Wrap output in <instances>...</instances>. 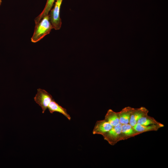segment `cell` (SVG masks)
I'll return each instance as SVG.
<instances>
[{"label": "cell", "instance_id": "obj_1", "mask_svg": "<svg viewBox=\"0 0 168 168\" xmlns=\"http://www.w3.org/2000/svg\"><path fill=\"white\" fill-rule=\"evenodd\" d=\"M35 24L34 32L31 38V42L34 43L40 41L49 34L53 29L49 15L44 16Z\"/></svg>", "mask_w": 168, "mask_h": 168}, {"label": "cell", "instance_id": "obj_2", "mask_svg": "<svg viewBox=\"0 0 168 168\" xmlns=\"http://www.w3.org/2000/svg\"><path fill=\"white\" fill-rule=\"evenodd\" d=\"M63 0H56L53 8L50 11L49 16L50 21L55 30H59L62 25V20L60 17L61 6Z\"/></svg>", "mask_w": 168, "mask_h": 168}, {"label": "cell", "instance_id": "obj_3", "mask_svg": "<svg viewBox=\"0 0 168 168\" xmlns=\"http://www.w3.org/2000/svg\"><path fill=\"white\" fill-rule=\"evenodd\" d=\"M120 123L113 126L109 131L106 132L102 136L104 139L108 142L111 145H114L118 142L123 140L121 126Z\"/></svg>", "mask_w": 168, "mask_h": 168}, {"label": "cell", "instance_id": "obj_4", "mask_svg": "<svg viewBox=\"0 0 168 168\" xmlns=\"http://www.w3.org/2000/svg\"><path fill=\"white\" fill-rule=\"evenodd\" d=\"M52 96L45 90L40 88L37 89V92L34 97L36 103L42 108L44 113L48 108L49 104L53 100Z\"/></svg>", "mask_w": 168, "mask_h": 168}, {"label": "cell", "instance_id": "obj_5", "mask_svg": "<svg viewBox=\"0 0 168 168\" xmlns=\"http://www.w3.org/2000/svg\"><path fill=\"white\" fill-rule=\"evenodd\" d=\"M113 126L104 119L97 121L92 131L93 134H100L103 135L110 130Z\"/></svg>", "mask_w": 168, "mask_h": 168}, {"label": "cell", "instance_id": "obj_6", "mask_svg": "<svg viewBox=\"0 0 168 168\" xmlns=\"http://www.w3.org/2000/svg\"><path fill=\"white\" fill-rule=\"evenodd\" d=\"M148 110L144 107L138 108H133L129 124L132 126H134L137 124L140 117L144 114H148Z\"/></svg>", "mask_w": 168, "mask_h": 168}, {"label": "cell", "instance_id": "obj_7", "mask_svg": "<svg viewBox=\"0 0 168 168\" xmlns=\"http://www.w3.org/2000/svg\"><path fill=\"white\" fill-rule=\"evenodd\" d=\"M121 131L123 140L127 139L141 134L129 124H122Z\"/></svg>", "mask_w": 168, "mask_h": 168}, {"label": "cell", "instance_id": "obj_8", "mask_svg": "<svg viewBox=\"0 0 168 168\" xmlns=\"http://www.w3.org/2000/svg\"><path fill=\"white\" fill-rule=\"evenodd\" d=\"M48 108L51 113L58 112L64 115L68 120H70L71 119V116L68 113L66 109L60 105L53 99L49 104Z\"/></svg>", "mask_w": 168, "mask_h": 168}, {"label": "cell", "instance_id": "obj_9", "mask_svg": "<svg viewBox=\"0 0 168 168\" xmlns=\"http://www.w3.org/2000/svg\"><path fill=\"white\" fill-rule=\"evenodd\" d=\"M133 109L130 106L125 107L118 112L119 122L122 124H129L130 116Z\"/></svg>", "mask_w": 168, "mask_h": 168}, {"label": "cell", "instance_id": "obj_10", "mask_svg": "<svg viewBox=\"0 0 168 168\" xmlns=\"http://www.w3.org/2000/svg\"><path fill=\"white\" fill-rule=\"evenodd\" d=\"M163 124H152L149 125H143L137 124L133 126L135 129L140 133L151 131H157L160 128L164 127Z\"/></svg>", "mask_w": 168, "mask_h": 168}, {"label": "cell", "instance_id": "obj_11", "mask_svg": "<svg viewBox=\"0 0 168 168\" xmlns=\"http://www.w3.org/2000/svg\"><path fill=\"white\" fill-rule=\"evenodd\" d=\"M104 119L113 126L120 123L118 112H115L110 109L108 110L105 116Z\"/></svg>", "mask_w": 168, "mask_h": 168}, {"label": "cell", "instance_id": "obj_12", "mask_svg": "<svg viewBox=\"0 0 168 168\" xmlns=\"http://www.w3.org/2000/svg\"><path fill=\"white\" fill-rule=\"evenodd\" d=\"M56 0H47L45 7L41 13L35 19V24L39 22L44 16L49 15L54 2Z\"/></svg>", "mask_w": 168, "mask_h": 168}, {"label": "cell", "instance_id": "obj_13", "mask_svg": "<svg viewBox=\"0 0 168 168\" xmlns=\"http://www.w3.org/2000/svg\"><path fill=\"white\" fill-rule=\"evenodd\" d=\"M160 123H161L153 117L148 115V114H144L140 117L138 120L137 123L143 125L159 124Z\"/></svg>", "mask_w": 168, "mask_h": 168}, {"label": "cell", "instance_id": "obj_14", "mask_svg": "<svg viewBox=\"0 0 168 168\" xmlns=\"http://www.w3.org/2000/svg\"><path fill=\"white\" fill-rule=\"evenodd\" d=\"M1 3H2V0H0V6L1 5Z\"/></svg>", "mask_w": 168, "mask_h": 168}]
</instances>
